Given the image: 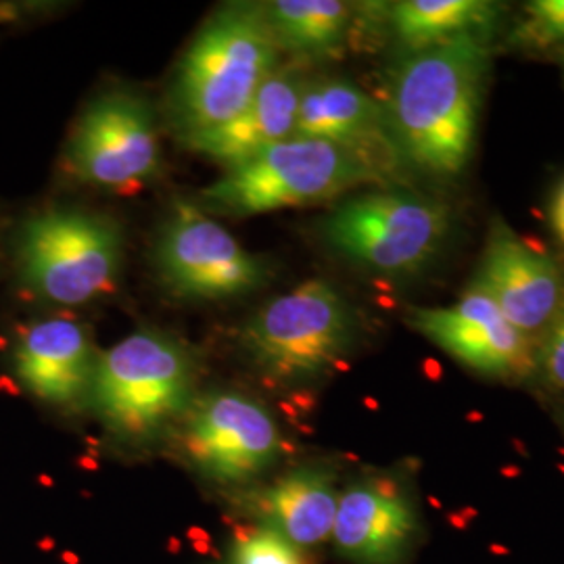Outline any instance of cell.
Masks as SVG:
<instances>
[{
    "label": "cell",
    "mask_w": 564,
    "mask_h": 564,
    "mask_svg": "<svg viewBox=\"0 0 564 564\" xmlns=\"http://www.w3.org/2000/svg\"><path fill=\"white\" fill-rule=\"evenodd\" d=\"M69 163L82 181L134 188L155 178L162 163L149 105L132 93H107L90 102L74 128Z\"/></svg>",
    "instance_id": "10"
},
{
    "label": "cell",
    "mask_w": 564,
    "mask_h": 564,
    "mask_svg": "<svg viewBox=\"0 0 564 564\" xmlns=\"http://www.w3.org/2000/svg\"><path fill=\"white\" fill-rule=\"evenodd\" d=\"M195 362L182 343L141 328L99 354L88 403L126 444H149L195 400Z\"/></svg>",
    "instance_id": "3"
},
{
    "label": "cell",
    "mask_w": 564,
    "mask_h": 564,
    "mask_svg": "<svg viewBox=\"0 0 564 564\" xmlns=\"http://www.w3.org/2000/svg\"><path fill=\"white\" fill-rule=\"evenodd\" d=\"M375 181L377 165L360 153L335 142L291 137L226 170L223 178L203 188L202 197L216 212L256 216L326 202Z\"/></svg>",
    "instance_id": "4"
},
{
    "label": "cell",
    "mask_w": 564,
    "mask_h": 564,
    "mask_svg": "<svg viewBox=\"0 0 564 564\" xmlns=\"http://www.w3.org/2000/svg\"><path fill=\"white\" fill-rule=\"evenodd\" d=\"M155 262L163 284L188 300H230L268 279L265 263L193 203L176 202L163 224Z\"/></svg>",
    "instance_id": "9"
},
{
    "label": "cell",
    "mask_w": 564,
    "mask_h": 564,
    "mask_svg": "<svg viewBox=\"0 0 564 564\" xmlns=\"http://www.w3.org/2000/svg\"><path fill=\"white\" fill-rule=\"evenodd\" d=\"M477 284L527 337L552 324L563 305L558 265L502 220L491 226Z\"/></svg>",
    "instance_id": "13"
},
{
    "label": "cell",
    "mask_w": 564,
    "mask_h": 564,
    "mask_svg": "<svg viewBox=\"0 0 564 564\" xmlns=\"http://www.w3.org/2000/svg\"><path fill=\"white\" fill-rule=\"evenodd\" d=\"M121 242L118 224L105 216L80 209L42 212L21 228V281L46 302H93L118 281Z\"/></svg>",
    "instance_id": "6"
},
{
    "label": "cell",
    "mask_w": 564,
    "mask_h": 564,
    "mask_svg": "<svg viewBox=\"0 0 564 564\" xmlns=\"http://www.w3.org/2000/svg\"><path fill=\"white\" fill-rule=\"evenodd\" d=\"M0 13H4V9H0Z\"/></svg>",
    "instance_id": "24"
},
{
    "label": "cell",
    "mask_w": 564,
    "mask_h": 564,
    "mask_svg": "<svg viewBox=\"0 0 564 564\" xmlns=\"http://www.w3.org/2000/svg\"><path fill=\"white\" fill-rule=\"evenodd\" d=\"M295 137L341 144L370 162L372 153L393 149L383 107L345 80H324L303 88Z\"/></svg>",
    "instance_id": "17"
},
{
    "label": "cell",
    "mask_w": 564,
    "mask_h": 564,
    "mask_svg": "<svg viewBox=\"0 0 564 564\" xmlns=\"http://www.w3.org/2000/svg\"><path fill=\"white\" fill-rule=\"evenodd\" d=\"M496 18V4L485 0H405L391 11L393 30L414 53L464 34H481Z\"/></svg>",
    "instance_id": "19"
},
{
    "label": "cell",
    "mask_w": 564,
    "mask_h": 564,
    "mask_svg": "<svg viewBox=\"0 0 564 564\" xmlns=\"http://www.w3.org/2000/svg\"><path fill=\"white\" fill-rule=\"evenodd\" d=\"M410 324L452 358L491 377H524L535 366L531 341L481 284L447 307H416Z\"/></svg>",
    "instance_id": "11"
},
{
    "label": "cell",
    "mask_w": 564,
    "mask_h": 564,
    "mask_svg": "<svg viewBox=\"0 0 564 564\" xmlns=\"http://www.w3.org/2000/svg\"><path fill=\"white\" fill-rule=\"evenodd\" d=\"M339 494L326 470L302 466L272 484L247 489L241 496V510L256 524L307 550L330 542Z\"/></svg>",
    "instance_id": "16"
},
{
    "label": "cell",
    "mask_w": 564,
    "mask_h": 564,
    "mask_svg": "<svg viewBox=\"0 0 564 564\" xmlns=\"http://www.w3.org/2000/svg\"><path fill=\"white\" fill-rule=\"evenodd\" d=\"M303 88L295 69H276L239 116L214 130L182 137V142L226 170L237 167L268 147L295 137Z\"/></svg>",
    "instance_id": "15"
},
{
    "label": "cell",
    "mask_w": 564,
    "mask_h": 564,
    "mask_svg": "<svg viewBox=\"0 0 564 564\" xmlns=\"http://www.w3.org/2000/svg\"><path fill=\"white\" fill-rule=\"evenodd\" d=\"M324 237L354 262L384 274L414 272L429 262L447 230L444 205L402 193H370L343 203Z\"/></svg>",
    "instance_id": "8"
},
{
    "label": "cell",
    "mask_w": 564,
    "mask_h": 564,
    "mask_svg": "<svg viewBox=\"0 0 564 564\" xmlns=\"http://www.w3.org/2000/svg\"><path fill=\"white\" fill-rule=\"evenodd\" d=\"M232 564H305L302 550L265 527L241 531L230 547Z\"/></svg>",
    "instance_id": "20"
},
{
    "label": "cell",
    "mask_w": 564,
    "mask_h": 564,
    "mask_svg": "<svg viewBox=\"0 0 564 564\" xmlns=\"http://www.w3.org/2000/svg\"><path fill=\"white\" fill-rule=\"evenodd\" d=\"M524 13L527 21L517 41L535 46L564 42V0H535L524 7Z\"/></svg>",
    "instance_id": "21"
},
{
    "label": "cell",
    "mask_w": 564,
    "mask_h": 564,
    "mask_svg": "<svg viewBox=\"0 0 564 564\" xmlns=\"http://www.w3.org/2000/svg\"><path fill=\"white\" fill-rule=\"evenodd\" d=\"M538 360L542 366L545 381L558 389H564V302L556 318L550 324V330Z\"/></svg>",
    "instance_id": "22"
},
{
    "label": "cell",
    "mask_w": 564,
    "mask_h": 564,
    "mask_svg": "<svg viewBox=\"0 0 564 564\" xmlns=\"http://www.w3.org/2000/svg\"><path fill=\"white\" fill-rule=\"evenodd\" d=\"M184 463L209 484L247 487L282 454V433L263 403L237 391L195 395L176 423Z\"/></svg>",
    "instance_id": "7"
},
{
    "label": "cell",
    "mask_w": 564,
    "mask_h": 564,
    "mask_svg": "<svg viewBox=\"0 0 564 564\" xmlns=\"http://www.w3.org/2000/svg\"><path fill=\"white\" fill-rule=\"evenodd\" d=\"M351 312L324 281H307L265 303L242 326L241 347L270 381L323 377L351 343Z\"/></svg>",
    "instance_id": "5"
},
{
    "label": "cell",
    "mask_w": 564,
    "mask_h": 564,
    "mask_svg": "<svg viewBox=\"0 0 564 564\" xmlns=\"http://www.w3.org/2000/svg\"><path fill=\"white\" fill-rule=\"evenodd\" d=\"M489 48L481 34L416 51L398 67L384 109L393 147L424 172L454 176L475 141Z\"/></svg>",
    "instance_id": "1"
},
{
    "label": "cell",
    "mask_w": 564,
    "mask_h": 564,
    "mask_svg": "<svg viewBox=\"0 0 564 564\" xmlns=\"http://www.w3.org/2000/svg\"><path fill=\"white\" fill-rule=\"evenodd\" d=\"M97 362L86 326L59 316L23 328L11 356L21 387L61 410L88 403Z\"/></svg>",
    "instance_id": "14"
},
{
    "label": "cell",
    "mask_w": 564,
    "mask_h": 564,
    "mask_svg": "<svg viewBox=\"0 0 564 564\" xmlns=\"http://www.w3.org/2000/svg\"><path fill=\"white\" fill-rule=\"evenodd\" d=\"M419 533V512L391 477H368L345 487L330 542L354 564H402Z\"/></svg>",
    "instance_id": "12"
},
{
    "label": "cell",
    "mask_w": 564,
    "mask_h": 564,
    "mask_svg": "<svg viewBox=\"0 0 564 564\" xmlns=\"http://www.w3.org/2000/svg\"><path fill=\"white\" fill-rule=\"evenodd\" d=\"M550 220L552 228L558 235V239L564 242V182L561 188L556 191L554 199H552V209H550Z\"/></svg>",
    "instance_id": "23"
},
{
    "label": "cell",
    "mask_w": 564,
    "mask_h": 564,
    "mask_svg": "<svg viewBox=\"0 0 564 564\" xmlns=\"http://www.w3.org/2000/svg\"><path fill=\"white\" fill-rule=\"evenodd\" d=\"M279 42L263 7L235 4L202 28L182 57L172 111L182 137L214 130L239 116L279 67Z\"/></svg>",
    "instance_id": "2"
},
{
    "label": "cell",
    "mask_w": 564,
    "mask_h": 564,
    "mask_svg": "<svg viewBox=\"0 0 564 564\" xmlns=\"http://www.w3.org/2000/svg\"><path fill=\"white\" fill-rule=\"evenodd\" d=\"M263 13L279 44L310 57L337 53L351 18L349 4L339 0H279Z\"/></svg>",
    "instance_id": "18"
}]
</instances>
